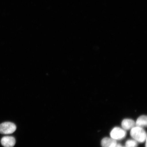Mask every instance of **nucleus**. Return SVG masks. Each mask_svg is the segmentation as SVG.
<instances>
[{"instance_id": "obj_1", "label": "nucleus", "mask_w": 147, "mask_h": 147, "mask_svg": "<svg viewBox=\"0 0 147 147\" xmlns=\"http://www.w3.org/2000/svg\"><path fill=\"white\" fill-rule=\"evenodd\" d=\"M130 135L137 142L140 143L145 142L147 138L146 132L142 128L137 126L131 129Z\"/></svg>"}, {"instance_id": "obj_2", "label": "nucleus", "mask_w": 147, "mask_h": 147, "mask_svg": "<svg viewBox=\"0 0 147 147\" xmlns=\"http://www.w3.org/2000/svg\"><path fill=\"white\" fill-rule=\"evenodd\" d=\"M16 129V125L10 122H5L0 124V133L7 135L13 133Z\"/></svg>"}, {"instance_id": "obj_3", "label": "nucleus", "mask_w": 147, "mask_h": 147, "mask_svg": "<svg viewBox=\"0 0 147 147\" xmlns=\"http://www.w3.org/2000/svg\"><path fill=\"white\" fill-rule=\"evenodd\" d=\"M110 135L112 139L115 140H120L125 137L126 132L123 129L116 127L112 129Z\"/></svg>"}, {"instance_id": "obj_4", "label": "nucleus", "mask_w": 147, "mask_h": 147, "mask_svg": "<svg viewBox=\"0 0 147 147\" xmlns=\"http://www.w3.org/2000/svg\"><path fill=\"white\" fill-rule=\"evenodd\" d=\"M1 143L4 147H13L16 144L15 138L12 136H5L2 138Z\"/></svg>"}, {"instance_id": "obj_5", "label": "nucleus", "mask_w": 147, "mask_h": 147, "mask_svg": "<svg viewBox=\"0 0 147 147\" xmlns=\"http://www.w3.org/2000/svg\"><path fill=\"white\" fill-rule=\"evenodd\" d=\"M116 141L110 138L106 137L102 140L101 145L102 147H114L117 146Z\"/></svg>"}, {"instance_id": "obj_6", "label": "nucleus", "mask_w": 147, "mask_h": 147, "mask_svg": "<svg viewBox=\"0 0 147 147\" xmlns=\"http://www.w3.org/2000/svg\"><path fill=\"white\" fill-rule=\"evenodd\" d=\"M135 123L133 119H125L122 122V127L125 130L131 129L135 126Z\"/></svg>"}, {"instance_id": "obj_7", "label": "nucleus", "mask_w": 147, "mask_h": 147, "mask_svg": "<svg viewBox=\"0 0 147 147\" xmlns=\"http://www.w3.org/2000/svg\"><path fill=\"white\" fill-rule=\"evenodd\" d=\"M147 123V118L146 115H143L138 117L136 124L137 126L142 127L146 126Z\"/></svg>"}, {"instance_id": "obj_8", "label": "nucleus", "mask_w": 147, "mask_h": 147, "mask_svg": "<svg viewBox=\"0 0 147 147\" xmlns=\"http://www.w3.org/2000/svg\"><path fill=\"white\" fill-rule=\"evenodd\" d=\"M137 142L135 140H129L125 143L126 147H137Z\"/></svg>"}, {"instance_id": "obj_9", "label": "nucleus", "mask_w": 147, "mask_h": 147, "mask_svg": "<svg viewBox=\"0 0 147 147\" xmlns=\"http://www.w3.org/2000/svg\"><path fill=\"white\" fill-rule=\"evenodd\" d=\"M121 145L120 144H117V146H116L114 147H119V146H121Z\"/></svg>"}, {"instance_id": "obj_10", "label": "nucleus", "mask_w": 147, "mask_h": 147, "mask_svg": "<svg viewBox=\"0 0 147 147\" xmlns=\"http://www.w3.org/2000/svg\"><path fill=\"white\" fill-rule=\"evenodd\" d=\"M119 147H122V146H119Z\"/></svg>"}]
</instances>
